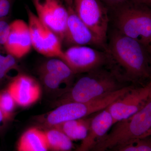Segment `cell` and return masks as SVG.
<instances>
[{"label": "cell", "instance_id": "ba28073f", "mask_svg": "<svg viewBox=\"0 0 151 151\" xmlns=\"http://www.w3.org/2000/svg\"><path fill=\"white\" fill-rule=\"evenodd\" d=\"M151 94V77L147 84L131 89L108 107L114 125L139 112L146 105Z\"/></svg>", "mask_w": 151, "mask_h": 151}, {"label": "cell", "instance_id": "f1b7e54d", "mask_svg": "<svg viewBox=\"0 0 151 151\" xmlns=\"http://www.w3.org/2000/svg\"><path fill=\"white\" fill-rule=\"evenodd\" d=\"M150 136H151V132H150Z\"/></svg>", "mask_w": 151, "mask_h": 151}, {"label": "cell", "instance_id": "f546056e", "mask_svg": "<svg viewBox=\"0 0 151 151\" xmlns=\"http://www.w3.org/2000/svg\"><path fill=\"white\" fill-rule=\"evenodd\" d=\"M151 41L150 43H151Z\"/></svg>", "mask_w": 151, "mask_h": 151}, {"label": "cell", "instance_id": "5bb4252c", "mask_svg": "<svg viewBox=\"0 0 151 151\" xmlns=\"http://www.w3.org/2000/svg\"><path fill=\"white\" fill-rule=\"evenodd\" d=\"M113 125V118L108 108L100 111L92 118L86 137L82 140L80 145L73 151H92Z\"/></svg>", "mask_w": 151, "mask_h": 151}, {"label": "cell", "instance_id": "7c38bea8", "mask_svg": "<svg viewBox=\"0 0 151 151\" xmlns=\"http://www.w3.org/2000/svg\"><path fill=\"white\" fill-rule=\"evenodd\" d=\"M32 47L28 24L22 19H16L10 24L9 33L4 47L7 53L16 58L25 56Z\"/></svg>", "mask_w": 151, "mask_h": 151}, {"label": "cell", "instance_id": "d6986e66", "mask_svg": "<svg viewBox=\"0 0 151 151\" xmlns=\"http://www.w3.org/2000/svg\"><path fill=\"white\" fill-rule=\"evenodd\" d=\"M16 104L13 97L7 90L0 93V111L5 120L9 119L12 115Z\"/></svg>", "mask_w": 151, "mask_h": 151}, {"label": "cell", "instance_id": "484cf974", "mask_svg": "<svg viewBox=\"0 0 151 151\" xmlns=\"http://www.w3.org/2000/svg\"><path fill=\"white\" fill-rule=\"evenodd\" d=\"M8 22L6 20V18H0V29L5 24Z\"/></svg>", "mask_w": 151, "mask_h": 151}, {"label": "cell", "instance_id": "8992f818", "mask_svg": "<svg viewBox=\"0 0 151 151\" xmlns=\"http://www.w3.org/2000/svg\"><path fill=\"white\" fill-rule=\"evenodd\" d=\"M26 11L32 47L44 56L63 60L64 51L59 38L29 8Z\"/></svg>", "mask_w": 151, "mask_h": 151}, {"label": "cell", "instance_id": "6da1fadb", "mask_svg": "<svg viewBox=\"0 0 151 151\" xmlns=\"http://www.w3.org/2000/svg\"><path fill=\"white\" fill-rule=\"evenodd\" d=\"M105 51L108 63L119 66L124 76L134 82L151 77V57L145 46L115 29Z\"/></svg>", "mask_w": 151, "mask_h": 151}, {"label": "cell", "instance_id": "4316f807", "mask_svg": "<svg viewBox=\"0 0 151 151\" xmlns=\"http://www.w3.org/2000/svg\"><path fill=\"white\" fill-rule=\"evenodd\" d=\"M146 47H147V49L149 54H150L151 57V42Z\"/></svg>", "mask_w": 151, "mask_h": 151}, {"label": "cell", "instance_id": "7a4b0ae2", "mask_svg": "<svg viewBox=\"0 0 151 151\" xmlns=\"http://www.w3.org/2000/svg\"><path fill=\"white\" fill-rule=\"evenodd\" d=\"M92 151H111L150 137L151 94L142 109L128 119L113 125Z\"/></svg>", "mask_w": 151, "mask_h": 151}, {"label": "cell", "instance_id": "4fadbf2b", "mask_svg": "<svg viewBox=\"0 0 151 151\" xmlns=\"http://www.w3.org/2000/svg\"><path fill=\"white\" fill-rule=\"evenodd\" d=\"M16 103L22 107H27L35 103L40 97L41 88L32 77L18 76L9 84L6 89Z\"/></svg>", "mask_w": 151, "mask_h": 151}, {"label": "cell", "instance_id": "83f0119b", "mask_svg": "<svg viewBox=\"0 0 151 151\" xmlns=\"http://www.w3.org/2000/svg\"><path fill=\"white\" fill-rule=\"evenodd\" d=\"M4 116H3L2 113H1V111H0V124L3 122L4 120Z\"/></svg>", "mask_w": 151, "mask_h": 151}, {"label": "cell", "instance_id": "2e32d148", "mask_svg": "<svg viewBox=\"0 0 151 151\" xmlns=\"http://www.w3.org/2000/svg\"><path fill=\"white\" fill-rule=\"evenodd\" d=\"M91 119L83 118L68 121L52 128L59 130L72 141L83 140L88 134Z\"/></svg>", "mask_w": 151, "mask_h": 151}, {"label": "cell", "instance_id": "5b68a950", "mask_svg": "<svg viewBox=\"0 0 151 151\" xmlns=\"http://www.w3.org/2000/svg\"><path fill=\"white\" fill-rule=\"evenodd\" d=\"M125 86L98 99L85 102H70L60 104L45 119V124L50 128L68 121L86 118L87 116L108 108L131 89Z\"/></svg>", "mask_w": 151, "mask_h": 151}, {"label": "cell", "instance_id": "52a82bcc", "mask_svg": "<svg viewBox=\"0 0 151 151\" xmlns=\"http://www.w3.org/2000/svg\"><path fill=\"white\" fill-rule=\"evenodd\" d=\"M73 8L82 22L107 45L108 10L100 0H73Z\"/></svg>", "mask_w": 151, "mask_h": 151}, {"label": "cell", "instance_id": "e0dca14e", "mask_svg": "<svg viewBox=\"0 0 151 151\" xmlns=\"http://www.w3.org/2000/svg\"><path fill=\"white\" fill-rule=\"evenodd\" d=\"M49 150L51 151H72V141L58 129L50 128L45 132Z\"/></svg>", "mask_w": 151, "mask_h": 151}, {"label": "cell", "instance_id": "ffe728a7", "mask_svg": "<svg viewBox=\"0 0 151 151\" xmlns=\"http://www.w3.org/2000/svg\"><path fill=\"white\" fill-rule=\"evenodd\" d=\"M0 50V81L4 78L10 70L17 67L16 58L7 53L3 54Z\"/></svg>", "mask_w": 151, "mask_h": 151}, {"label": "cell", "instance_id": "44dd1931", "mask_svg": "<svg viewBox=\"0 0 151 151\" xmlns=\"http://www.w3.org/2000/svg\"><path fill=\"white\" fill-rule=\"evenodd\" d=\"M151 136L111 151H151Z\"/></svg>", "mask_w": 151, "mask_h": 151}, {"label": "cell", "instance_id": "9a60e30c", "mask_svg": "<svg viewBox=\"0 0 151 151\" xmlns=\"http://www.w3.org/2000/svg\"><path fill=\"white\" fill-rule=\"evenodd\" d=\"M17 150V151H48L45 132L36 128L29 129L19 139Z\"/></svg>", "mask_w": 151, "mask_h": 151}, {"label": "cell", "instance_id": "d4e9b609", "mask_svg": "<svg viewBox=\"0 0 151 151\" xmlns=\"http://www.w3.org/2000/svg\"><path fill=\"white\" fill-rule=\"evenodd\" d=\"M64 2L67 7H73V0H61Z\"/></svg>", "mask_w": 151, "mask_h": 151}, {"label": "cell", "instance_id": "cb8c5ba5", "mask_svg": "<svg viewBox=\"0 0 151 151\" xmlns=\"http://www.w3.org/2000/svg\"><path fill=\"white\" fill-rule=\"evenodd\" d=\"M132 1L147 6H151V0H132Z\"/></svg>", "mask_w": 151, "mask_h": 151}, {"label": "cell", "instance_id": "7402d4cb", "mask_svg": "<svg viewBox=\"0 0 151 151\" xmlns=\"http://www.w3.org/2000/svg\"><path fill=\"white\" fill-rule=\"evenodd\" d=\"M40 73L43 84L49 89L55 90L60 88L62 84H67L54 74L46 72H40Z\"/></svg>", "mask_w": 151, "mask_h": 151}, {"label": "cell", "instance_id": "30bf717a", "mask_svg": "<svg viewBox=\"0 0 151 151\" xmlns=\"http://www.w3.org/2000/svg\"><path fill=\"white\" fill-rule=\"evenodd\" d=\"M37 16L63 41L68 13L61 0H32Z\"/></svg>", "mask_w": 151, "mask_h": 151}, {"label": "cell", "instance_id": "ac0fdd59", "mask_svg": "<svg viewBox=\"0 0 151 151\" xmlns=\"http://www.w3.org/2000/svg\"><path fill=\"white\" fill-rule=\"evenodd\" d=\"M40 72L54 74L67 83L70 81L75 74L63 60L58 58L49 60L42 65Z\"/></svg>", "mask_w": 151, "mask_h": 151}, {"label": "cell", "instance_id": "277c9868", "mask_svg": "<svg viewBox=\"0 0 151 151\" xmlns=\"http://www.w3.org/2000/svg\"><path fill=\"white\" fill-rule=\"evenodd\" d=\"M88 73L76 81L63 98L60 104L89 102L122 88L119 84V77L115 73L99 68Z\"/></svg>", "mask_w": 151, "mask_h": 151}, {"label": "cell", "instance_id": "9c48e42d", "mask_svg": "<svg viewBox=\"0 0 151 151\" xmlns=\"http://www.w3.org/2000/svg\"><path fill=\"white\" fill-rule=\"evenodd\" d=\"M63 61L74 74L88 72L108 63L106 52L87 46L70 47L64 52Z\"/></svg>", "mask_w": 151, "mask_h": 151}, {"label": "cell", "instance_id": "8fae6325", "mask_svg": "<svg viewBox=\"0 0 151 151\" xmlns=\"http://www.w3.org/2000/svg\"><path fill=\"white\" fill-rule=\"evenodd\" d=\"M67 8L68 18L63 41L70 47L90 45L105 51L107 45L102 42L78 17L73 7H67Z\"/></svg>", "mask_w": 151, "mask_h": 151}, {"label": "cell", "instance_id": "3957f363", "mask_svg": "<svg viewBox=\"0 0 151 151\" xmlns=\"http://www.w3.org/2000/svg\"><path fill=\"white\" fill-rule=\"evenodd\" d=\"M114 10L116 30L147 47L151 41V9L128 1Z\"/></svg>", "mask_w": 151, "mask_h": 151}, {"label": "cell", "instance_id": "603a6c76", "mask_svg": "<svg viewBox=\"0 0 151 151\" xmlns=\"http://www.w3.org/2000/svg\"><path fill=\"white\" fill-rule=\"evenodd\" d=\"M108 6L114 9L119 6L122 5L128 0H103Z\"/></svg>", "mask_w": 151, "mask_h": 151}]
</instances>
